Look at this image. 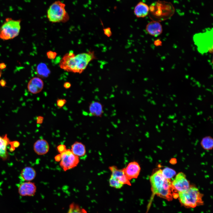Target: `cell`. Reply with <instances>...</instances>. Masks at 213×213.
Wrapping results in <instances>:
<instances>
[{"label":"cell","mask_w":213,"mask_h":213,"mask_svg":"<svg viewBox=\"0 0 213 213\" xmlns=\"http://www.w3.org/2000/svg\"><path fill=\"white\" fill-rule=\"evenodd\" d=\"M20 19L15 20L10 18H6L0 27V39L6 41L17 37L20 29Z\"/></svg>","instance_id":"5b68a950"},{"label":"cell","mask_w":213,"mask_h":213,"mask_svg":"<svg viewBox=\"0 0 213 213\" xmlns=\"http://www.w3.org/2000/svg\"><path fill=\"white\" fill-rule=\"evenodd\" d=\"M149 8L148 6L146 3L140 1L135 7L134 12L137 17H144L148 14Z\"/></svg>","instance_id":"ac0fdd59"},{"label":"cell","mask_w":213,"mask_h":213,"mask_svg":"<svg viewBox=\"0 0 213 213\" xmlns=\"http://www.w3.org/2000/svg\"><path fill=\"white\" fill-rule=\"evenodd\" d=\"M212 30L195 34L193 36L194 43L198 51L201 54L212 52Z\"/></svg>","instance_id":"8992f818"},{"label":"cell","mask_w":213,"mask_h":213,"mask_svg":"<svg viewBox=\"0 0 213 213\" xmlns=\"http://www.w3.org/2000/svg\"><path fill=\"white\" fill-rule=\"evenodd\" d=\"M35 184L31 181H25L20 183L18 187V192L22 196H33L36 192Z\"/></svg>","instance_id":"30bf717a"},{"label":"cell","mask_w":213,"mask_h":213,"mask_svg":"<svg viewBox=\"0 0 213 213\" xmlns=\"http://www.w3.org/2000/svg\"><path fill=\"white\" fill-rule=\"evenodd\" d=\"M7 67L6 64L3 62L0 63V70H1Z\"/></svg>","instance_id":"d6a6232c"},{"label":"cell","mask_w":213,"mask_h":213,"mask_svg":"<svg viewBox=\"0 0 213 213\" xmlns=\"http://www.w3.org/2000/svg\"><path fill=\"white\" fill-rule=\"evenodd\" d=\"M180 203L184 206L194 208L203 204L202 195L196 187L191 186L187 190L178 192Z\"/></svg>","instance_id":"277c9868"},{"label":"cell","mask_w":213,"mask_h":213,"mask_svg":"<svg viewBox=\"0 0 213 213\" xmlns=\"http://www.w3.org/2000/svg\"><path fill=\"white\" fill-rule=\"evenodd\" d=\"M146 30L150 35L157 37L162 32V28L161 23L158 21H153L150 22L146 25Z\"/></svg>","instance_id":"5bb4252c"},{"label":"cell","mask_w":213,"mask_h":213,"mask_svg":"<svg viewBox=\"0 0 213 213\" xmlns=\"http://www.w3.org/2000/svg\"><path fill=\"white\" fill-rule=\"evenodd\" d=\"M141 167L138 163L135 161L130 162L122 169L126 177L129 180L137 178L141 171Z\"/></svg>","instance_id":"9c48e42d"},{"label":"cell","mask_w":213,"mask_h":213,"mask_svg":"<svg viewBox=\"0 0 213 213\" xmlns=\"http://www.w3.org/2000/svg\"><path fill=\"white\" fill-rule=\"evenodd\" d=\"M90 114L93 116L101 117L103 113V106L102 104L97 101H93L89 106Z\"/></svg>","instance_id":"e0dca14e"},{"label":"cell","mask_w":213,"mask_h":213,"mask_svg":"<svg viewBox=\"0 0 213 213\" xmlns=\"http://www.w3.org/2000/svg\"><path fill=\"white\" fill-rule=\"evenodd\" d=\"M109 169L111 172V176L118 180L123 185H131L130 180L126 177L122 169H119L115 166L109 167Z\"/></svg>","instance_id":"4fadbf2b"},{"label":"cell","mask_w":213,"mask_h":213,"mask_svg":"<svg viewBox=\"0 0 213 213\" xmlns=\"http://www.w3.org/2000/svg\"><path fill=\"white\" fill-rule=\"evenodd\" d=\"M59 154L61 156L59 165L64 171L74 168L79 163V157L73 154L70 149H67Z\"/></svg>","instance_id":"52a82bcc"},{"label":"cell","mask_w":213,"mask_h":213,"mask_svg":"<svg viewBox=\"0 0 213 213\" xmlns=\"http://www.w3.org/2000/svg\"><path fill=\"white\" fill-rule=\"evenodd\" d=\"M202 147L205 149H212L213 146V139L210 136H207L204 138L201 142Z\"/></svg>","instance_id":"7402d4cb"},{"label":"cell","mask_w":213,"mask_h":213,"mask_svg":"<svg viewBox=\"0 0 213 213\" xmlns=\"http://www.w3.org/2000/svg\"><path fill=\"white\" fill-rule=\"evenodd\" d=\"M67 213H87V212L78 204L73 202L70 204Z\"/></svg>","instance_id":"44dd1931"},{"label":"cell","mask_w":213,"mask_h":213,"mask_svg":"<svg viewBox=\"0 0 213 213\" xmlns=\"http://www.w3.org/2000/svg\"><path fill=\"white\" fill-rule=\"evenodd\" d=\"M46 55L48 59H53L57 56V53L55 52L50 51L47 52Z\"/></svg>","instance_id":"484cf974"},{"label":"cell","mask_w":213,"mask_h":213,"mask_svg":"<svg viewBox=\"0 0 213 213\" xmlns=\"http://www.w3.org/2000/svg\"><path fill=\"white\" fill-rule=\"evenodd\" d=\"M44 85L43 82L41 78L38 77H34L28 82L27 88L30 93L36 94L41 91Z\"/></svg>","instance_id":"8fae6325"},{"label":"cell","mask_w":213,"mask_h":213,"mask_svg":"<svg viewBox=\"0 0 213 213\" xmlns=\"http://www.w3.org/2000/svg\"><path fill=\"white\" fill-rule=\"evenodd\" d=\"M65 4L59 0L52 3L46 12L47 18L52 23L65 22L69 19V15L67 11Z\"/></svg>","instance_id":"3957f363"},{"label":"cell","mask_w":213,"mask_h":213,"mask_svg":"<svg viewBox=\"0 0 213 213\" xmlns=\"http://www.w3.org/2000/svg\"><path fill=\"white\" fill-rule=\"evenodd\" d=\"M163 176L166 178L170 179L172 178L176 174V172L173 170L166 167L162 170Z\"/></svg>","instance_id":"603a6c76"},{"label":"cell","mask_w":213,"mask_h":213,"mask_svg":"<svg viewBox=\"0 0 213 213\" xmlns=\"http://www.w3.org/2000/svg\"><path fill=\"white\" fill-rule=\"evenodd\" d=\"M36 72L38 76L40 78H46L50 73L49 70L46 64L43 63L40 64L38 65Z\"/></svg>","instance_id":"ffe728a7"},{"label":"cell","mask_w":213,"mask_h":213,"mask_svg":"<svg viewBox=\"0 0 213 213\" xmlns=\"http://www.w3.org/2000/svg\"><path fill=\"white\" fill-rule=\"evenodd\" d=\"M172 183L174 189L178 192L185 191L190 187L189 181L183 172L178 173Z\"/></svg>","instance_id":"ba28073f"},{"label":"cell","mask_w":213,"mask_h":213,"mask_svg":"<svg viewBox=\"0 0 213 213\" xmlns=\"http://www.w3.org/2000/svg\"><path fill=\"white\" fill-rule=\"evenodd\" d=\"M109 183L111 187L116 189H120L123 185L118 180L111 176L109 179Z\"/></svg>","instance_id":"cb8c5ba5"},{"label":"cell","mask_w":213,"mask_h":213,"mask_svg":"<svg viewBox=\"0 0 213 213\" xmlns=\"http://www.w3.org/2000/svg\"><path fill=\"white\" fill-rule=\"evenodd\" d=\"M104 34L108 37L111 36L112 35L111 29L109 27L104 28L103 29Z\"/></svg>","instance_id":"83f0119b"},{"label":"cell","mask_w":213,"mask_h":213,"mask_svg":"<svg viewBox=\"0 0 213 213\" xmlns=\"http://www.w3.org/2000/svg\"><path fill=\"white\" fill-rule=\"evenodd\" d=\"M33 149L37 155H44L48 153L49 151V144L48 141L44 139H39L34 143Z\"/></svg>","instance_id":"7c38bea8"},{"label":"cell","mask_w":213,"mask_h":213,"mask_svg":"<svg viewBox=\"0 0 213 213\" xmlns=\"http://www.w3.org/2000/svg\"><path fill=\"white\" fill-rule=\"evenodd\" d=\"M2 74L1 70H0V78L1 77Z\"/></svg>","instance_id":"e575fe53"},{"label":"cell","mask_w":213,"mask_h":213,"mask_svg":"<svg viewBox=\"0 0 213 213\" xmlns=\"http://www.w3.org/2000/svg\"><path fill=\"white\" fill-rule=\"evenodd\" d=\"M36 172L33 167L28 166L22 170L19 178L23 181H31L36 177Z\"/></svg>","instance_id":"9a60e30c"},{"label":"cell","mask_w":213,"mask_h":213,"mask_svg":"<svg viewBox=\"0 0 213 213\" xmlns=\"http://www.w3.org/2000/svg\"><path fill=\"white\" fill-rule=\"evenodd\" d=\"M55 161L57 162H59L61 159L60 155L59 154L56 156L54 157Z\"/></svg>","instance_id":"1f68e13d"},{"label":"cell","mask_w":213,"mask_h":213,"mask_svg":"<svg viewBox=\"0 0 213 213\" xmlns=\"http://www.w3.org/2000/svg\"><path fill=\"white\" fill-rule=\"evenodd\" d=\"M151 189L153 194L171 200L175 196L173 193L174 189L170 179L165 178L162 170H159L152 175L150 177Z\"/></svg>","instance_id":"7a4b0ae2"},{"label":"cell","mask_w":213,"mask_h":213,"mask_svg":"<svg viewBox=\"0 0 213 213\" xmlns=\"http://www.w3.org/2000/svg\"><path fill=\"white\" fill-rule=\"evenodd\" d=\"M10 142L7 134L0 136V158L4 160H7L8 157L7 146Z\"/></svg>","instance_id":"2e32d148"},{"label":"cell","mask_w":213,"mask_h":213,"mask_svg":"<svg viewBox=\"0 0 213 213\" xmlns=\"http://www.w3.org/2000/svg\"><path fill=\"white\" fill-rule=\"evenodd\" d=\"M67 100L65 99H59L57 101V104L59 108H62L67 103Z\"/></svg>","instance_id":"d4e9b609"},{"label":"cell","mask_w":213,"mask_h":213,"mask_svg":"<svg viewBox=\"0 0 213 213\" xmlns=\"http://www.w3.org/2000/svg\"><path fill=\"white\" fill-rule=\"evenodd\" d=\"M70 150L73 154L79 157L84 156L86 153L85 145L80 142H75L71 145Z\"/></svg>","instance_id":"d6986e66"},{"label":"cell","mask_w":213,"mask_h":213,"mask_svg":"<svg viewBox=\"0 0 213 213\" xmlns=\"http://www.w3.org/2000/svg\"><path fill=\"white\" fill-rule=\"evenodd\" d=\"M71 84L70 83L67 82H65L63 84V87L65 89H69L71 86Z\"/></svg>","instance_id":"f546056e"},{"label":"cell","mask_w":213,"mask_h":213,"mask_svg":"<svg viewBox=\"0 0 213 213\" xmlns=\"http://www.w3.org/2000/svg\"><path fill=\"white\" fill-rule=\"evenodd\" d=\"M93 51L75 55L70 51L66 54L59 62L60 68L65 71L81 74L85 70L90 62L96 59Z\"/></svg>","instance_id":"6da1fadb"},{"label":"cell","mask_w":213,"mask_h":213,"mask_svg":"<svg viewBox=\"0 0 213 213\" xmlns=\"http://www.w3.org/2000/svg\"><path fill=\"white\" fill-rule=\"evenodd\" d=\"M67 149L66 146L64 144H60L57 147V150L59 154L64 152Z\"/></svg>","instance_id":"4316f807"},{"label":"cell","mask_w":213,"mask_h":213,"mask_svg":"<svg viewBox=\"0 0 213 213\" xmlns=\"http://www.w3.org/2000/svg\"><path fill=\"white\" fill-rule=\"evenodd\" d=\"M44 117L41 116H37L36 118V123L38 124H42L43 121Z\"/></svg>","instance_id":"f1b7e54d"},{"label":"cell","mask_w":213,"mask_h":213,"mask_svg":"<svg viewBox=\"0 0 213 213\" xmlns=\"http://www.w3.org/2000/svg\"><path fill=\"white\" fill-rule=\"evenodd\" d=\"M161 42L160 40H156L154 42L155 45L156 46H158L161 44Z\"/></svg>","instance_id":"836d02e7"},{"label":"cell","mask_w":213,"mask_h":213,"mask_svg":"<svg viewBox=\"0 0 213 213\" xmlns=\"http://www.w3.org/2000/svg\"><path fill=\"white\" fill-rule=\"evenodd\" d=\"M6 84V81L4 80L1 79L0 80V85L2 87L5 86Z\"/></svg>","instance_id":"4dcf8cb0"}]
</instances>
